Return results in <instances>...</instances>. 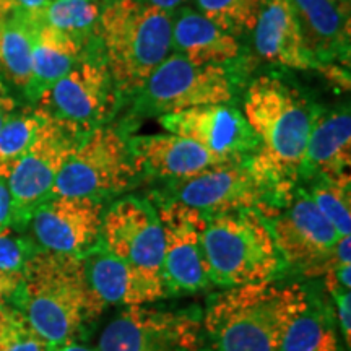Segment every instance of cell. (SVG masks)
Wrapping results in <instances>:
<instances>
[{"label":"cell","instance_id":"obj_11","mask_svg":"<svg viewBox=\"0 0 351 351\" xmlns=\"http://www.w3.org/2000/svg\"><path fill=\"white\" fill-rule=\"evenodd\" d=\"M204 326L194 314L127 307L104 327L98 351H202Z\"/></svg>","mask_w":351,"mask_h":351},{"label":"cell","instance_id":"obj_20","mask_svg":"<svg viewBox=\"0 0 351 351\" xmlns=\"http://www.w3.org/2000/svg\"><path fill=\"white\" fill-rule=\"evenodd\" d=\"M283 309L278 351H339L332 313L301 285L283 287Z\"/></svg>","mask_w":351,"mask_h":351},{"label":"cell","instance_id":"obj_22","mask_svg":"<svg viewBox=\"0 0 351 351\" xmlns=\"http://www.w3.org/2000/svg\"><path fill=\"white\" fill-rule=\"evenodd\" d=\"M254 29L256 49L265 60L296 70L315 69L302 44L300 26L289 0H262Z\"/></svg>","mask_w":351,"mask_h":351},{"label":"cell","instance_id":"obj_35","mask_svg":"<svg viewBox=\"0 0 351 351\" xmlns=\"http://www.w3.org/2000/svg\"><path fill=\"white\" fill-rule=\"evenodd\" d=\"M16 114V101L13 98L5 83L0 80V129L5 122Z\"/></svg>","mask_w":351,"mask_h":351},{"label":"cell","instance_id":"obj_12","mask_svg":"<svg viewBox=\"0 0 351 351\" xmlns=\"http://www.w3.org/2000/svg\"><path fill=\"white\" fill-rule=\"evenodd\" d=\"M163 230L161 275L169 295H192L210 285L204 256V232L208 217L200 210L169 199L158 204Z\"/></svg>","mask_w":351,"mask_h":351},{"label":"cell","instance_id":"obj_24","mask_svg":"<svg viewBox=\"0 0 351 351\" xmlns=\"http://www.w3.org/2000/svg\"><path fill=\"white\" fill-rule=\"evenodd\" d=\"M174 54L197 65H225L238 59L241 47L232 34L226 33L207 16L194 10H182L171 25Z\"/></svg>","mask_w":351,"mask_h":351},{"label":"cell","instance_id":"obj_9","mask_svg":"<svg viewBox=\"0 0 351 351\" xmlns=\"http://www.w3.org/2000/svg\"><path fill=\"white\" fill-rule=\"evenodd\" d=\"M85 134L77 127L44 117L32 147L5 181L12 195L13 225L28 223L33 210L49 199L59 171Z\"/></svg>","mask_w":351,"mask_h":351},{"label":"cell","instance_id":"obj_4","mask_svg":"<svg viewBox=\"0 0 351 351\" xmlns=\"http://www.w3.org/2000/svg\"><path fill=\"white\" fill-rule=\"evenodd\" d=\"M204 256L210 285L221 288L274 282L285 267L269 219L256 210L208 217Z\"/></svg>","mask_w":351,"mask_h":351},{"label":"cell","instance_id":"obj_31","mask_svg":"<svg viewBox=\"0 0 351 351\" xmlns=\"http://www.w3.org/2000/svg\"><path fill=\"white\" fill-rule=\"evenodd\" d=\"M36 249L12 228L0 230V270L23 274V269Z\"/></svg>","mask_w":351,"mask_h":351},{"label":"cell","instance_id":"obj_29","mask_svg":"<svg viewBox=\"0 0 351 351\" xmlns=\"http://www.w3.org/2000/svg\"><path fill=\"white\" fill-rule=\"evenodd\" d=\"M200 13L234 36L256 28L262 0H197Z\"/></svg>","mask_w":351,"mask_h":351},{"label":"cell","instance_id":"obj_3","mask_svg":"<svg viewBox=\"0 0 351 351\" xmlns=\"http://www.w3.org/2000/svg\"><path fill=\"white\" fill-rule=\"evenodd\" d=\"M169 12L140 0H112L99 16L104 64L117 95H137L173 51Z\"/></svg>","mask_w":351,"mask_h":351},{"label":"cell","instance_id":"obj_36","mask_svg":"<svg viewBox=\"0 0 351 351\" xmlns=\"http://www.w3.org/2000/svg\"><path fill=\"white\" fill-rule=\"evenodd\" d=\"M147 3H150V5H155L158 8H161V10H173V8L179 7L181 3L186 2V0H145Z\"/></svg>","mask_w":351,"mask_h":351},{"label":"cell","instance_id":"obj_15","mask_svg":"<svg viewBox=\"0 0 351 351\" xmlns=\"http://www.w3.org/2000/svg\"><path fill=\"white\" fill-rule=\"evenodd\" d=\"M103 215L98 199L51 195L33 210L28 221L39 249L85 256L99 243Z\"/></svg>","mask_w":351,"mask_h":351},{"label":"cell","instance_id":"obj_6","mask_svg":"<svg viewBox=\"0 0 351 351\" xmlns=\"http://www.w3.org/2000/svg\"><path fill=\"white\" fill-rule=\"evenodd\" d=\"M179 182L174 199L200 210L207 217L256 210L269 218L271 212L288 205L293 199V192L258 168L252 156Z\"/></svg>","mask_w":351,"mask_h":351},{"label":"cell","instance_id":"obj_10","mask_svg":"<svg viewBox=\"0 0 351 351\" xmlns=\"http://www.w3.org/2000/svg\"><path fill=\"white\" fill-rule=\"evenodd\" d=\"M116 99V86L104 59H82L39 95L34 109L44 117L90 132L111 116Z\"/></svg>","mask_w":351,"mask_h":351},{"label":"cell","instance_id":"obj_17","mask_svg":"<svg viewBox=\"0 0 351 351\" xmlns=\"http://www.w3.org/2000/svg\"><path fill=\"white\" fill-rule=\"evenodd\" d=\"M300 26L302 44L315 69L332 78L350 80L339 65L350 62V7L335 0H289Z\"/></svg>","mask_w":351,"mask_h":351},{"label":"cell","instance_id":"obj_34","mask_svg":"<svg viewBox=\"0 0 351 351\" xmlns=\"http://www.w3.org/2000/svg\"><path fill=\"white\" fill-rule=\"evenodd\" d=\"M13 225V204L7 182L0 179V230Z\"/></svg>","mask_w":351,"mask_h":351},{"label":"cell","instance_id":"obj_23","mask_svg":"<svg viewBox=\"0 0 351 351\" xmlns=\"http://www.w3.org/2000/svg\"><path fill=\"white\" fill-rule=\"evenodd\" d=\"M43 20L16 0H0V69L8 82L28 86L36 34Z\"/></svg>","mask_w":351,"mask_h":351},{"label":"cell","instance_id":"obj_5","mask_svg":"<svg viewBox=\"0 0 351 351\" xmlns=\"http://www.w3.org/2000/svg\"><path fill=\"white\" fill-rule=\"evenodd\" d=\"M283 319V288L243 285L210 300L204 330L218 351H278Z\"/></svg>","mask_w":351,"mask_h":351},{"label":"cell","instance_id":"obj_13","mask_svg":"<svg viewBox=\"0 0 351 351\" xmlns=\"http://www.w3.org/2000/svg\"><path fill=\"white\" fill-rule=\"evenodd\" d=\"M269 225L285 265L307 276L326 275L340 234L307 192L289 200L288 207Z\"/></svg>","mask_w":351,"mask_h":351},{"label":"cell","instance_id":"obj_21","mask_svg":"<svg viewBox=\"0 0 351 351\" xmlns=\"http://www.w3.org/2000/svg\"><path fill=\"white\" fill-rule=\"evenodd\" d=\"M351 116L348 109L322 112L315 109L302 156L300 178L319 179L350 173Z\"/></svg>","mask_w":351,"mask_h":351},{"label":"cell","instance_id":"obj_30","mask_svg":"<svg viewBox=\"0 0 351 351\" xmlns=\"http://www.w3.org/2000/svg\"><path fill=\"white\" fill-rule=\"evenodd\" d=\"M21 314L8 304L0 306V351H54Z\"/></svg>","mask_w":351,"mask_h":351},{"label":"cell","instance_id":"obj_7","mask_svg":"<svg viewBox=\"0 0 351 351\" xmlns=\"http://www.w3.org/2000/svg\"><path fill=\"white\" fill-rule=\"evenodd\" d=\"M234 95L232 73L225 65H197L169 54L140 88L138 116H166L186 109L226 104Z\"/></svg>","mask_w":351,"mask_h":351},{"label":"cell","instance_id":"obj_38","mask_svg":"<svg viewBox=\"0 0 351 351\" xmlns=\"http://www.w3.org/2000/svg\"><path fill=\"white\" fill-rule=\"evenodd\" d=\"M54 351H93V350L86 348V346H83V345L67 343V345H64V346H59V348H56Z\"/></svg>","mask_w":351,"mask_h":351},{"label":"cell","instance_id":"obj_28","mask_svg":"<svg viewBox=\"0 0 351 351\" xmlns=\"http://www.w3.org/2000/svg\"><path fill=\"white\" fill-rule=\"evenodd\" d=\"M44 117L36 109L10 117L0 129V179L7 181L21 156L32 147Z\"/></svg>","mask_w":351,"mask_h":351},{"label":"cell","instance_id":"obj_39","mask_svg":"<svg viewBox=\"0 0 351 351\" xmlns=\"http://www.w3.org/2000/svg\"><path fill=\"white\" fill-rule=\"evenodd\" d=\"M335 2H339V3H341V5H346V7H350L351 0H335Z\"/></svg>","mask_w":351,"mask_h":351},{"label":"cell","instance_id":"obj_25","mask_svg":"<svg viewBox=\"0 0 351 351\" xmlns=\"http://www.w3.org/2000/svg\"><path fill=\"white\" fill-rule=\"evenodd\" d=\"M83 44L70 34L43 23L36 34L32 59V78L25 88L33 101L83 59Z\"/></svg>","mask_w":351,"mask_h":351},{"label":"cell","instance_id":"obj_27","mask_svg":"<svg viewBox=\"0 0 351 351\" xmlns=\"http://www.w3.org/2000/svg\"><path fill=\"white\" fill-rule=\"evenodd\" d=\"M351 181L350 173L315 179L314 186L307 192L340 238L351 232Z\"/></svg>","mask_w":351,"mask_h":351},{"label":"cell","instance_id":"obj_8","mask_svg":"<svg viewBox=\"0 0 351 351\" xmlns=\"http://www.w3.org/2000/svg\"><path fill=\"white\" fill-rule=\"evenodd\" d=\"M137 169L119 130L98 125L83 135L59 171L51 195L101 199L125 191Z\"/></svg>","mask_w":351,"mask_h":351},{"label":"cell","instance_id":"obj_2","mask_svg":"<svg viewBox=\"0 0 351 351\" xmlns=\"http://www.w3.org/2000/svg\"><path fill=\"white\" fill-rule=\"evenodd\" d=\"M315 108L282 78L263 75L249 86L244 117L258 138V168L293 192L313 127Z\"/></svg>","mask_w":351,"mask_h":351},{"label":"cell","instance_id":"obj_33","mask_svg":"<svg viewBox=\"0 0 351 351\" xmlns=\"http://www.w3.org/2000/svg\"><path fill=\"white\" fill-rule=\"evenodd\" d=\"M21 282H23V274L0 270V306H5L15 300Z\"/></svg>","mask_w":351,"mask_h":351},{"label":"cell","instance_id":"obj_18","mask_svg":"<svg viewBox=\"0 0 351 351\" xmlns=\"http://www.w3.org/2000/svg\"><path fill=\"white\" fill-rule=\"evenodd\" d=\"M86 280L98 301L106 306L140 307L169 296L161 274L148 271L111 256L95 245L83 256Z\"/></svg>","mask_w":351,"mask_h":351},{"label":"cell","instance_id":"obj_16","mask_svg":"<svg viewBox=\"0 0 351 351\" xmlns=\"http://www.w3.org/2000/svg\"><path fill=\"white\" fill-rule=\"evenodd\" d=\"M160 124L169 134L189 138L215 156L243 161L258 152V138L244 114L228 104H212L166 114Z\"/></svg>","mask_w":351,"mask_h":351},{"label":"cell","instance_id":"obj_26","mask_svg":"<svg viewBox=\"0 0 351 351\" xmlns=\"http://www.w3.org/2000/svg\"><path fill=\"white\" fill-rule=\"evenodd\" d=\"M101 8L98 0H54L39 12L43 23L75 38L83 44L91 34H98Z\"/></svg>","mask_w":351,"mask_h":351},{"label":"cell","instance_id":"obj_32","mask_svg":"<svg viewBox=\"0 0 351 351\" xmlns=\"http://www.w3.org/2000/svg\"><path fill=\"white\" fill-rule=\"evenodd\" d=\"M337 301V315H339L341 332H343L346 343L350 345L351 337V307H350V289H335L332 291Z\"/></svg>","mask_w":351,"mask_h":351},{"label":"cell","instance_id":"obj_14","mask_svg":"<svg viewBox=\"0 0 351 351\" xmlns=\"http://www.w3.org/2000/svg\"><path fill=\"white\" fill-rule=\"evenodd\" d=\"M99 245L138 269L161 274L163 230L156 208L138 197L117 200L103 215Z\"/></svg>","mask_w":351,"mask_h":351},{"label":"cell","instance_id":"obj_1","mask_svg":"<svg viewBox=\"0 0 351 351\" xmlns=\"http://www.w3.org/2000/svg\"><path fill=\"white\" fill-rule=\"evenodd\" d=\"M15 307L54 348L73 337L104 306L91 291L83 256L36 249L23 269Z\"/></svg>","mask_w":351,"mask_h":351},{"label":"cell","instance_id":"obj_37","mask_svg":"<svg viewBox=\"0 0 351 351\" xmlns=\"http://www.w3.org/2000/svg\"><path fill=\"white\" fill-rule=\"evenodd\" d=\"M16 2L21 3V5L26 8H29V10L41 12L43 8H46L51 2H54V0H16Z\"/></svg>","mask_w":351,"mask_h":351},{"label":"cell","instance_id":"obj_19","mask_svg":"<svg viewBox=\"0 0 351 351\" xmlns=\"http://www.w3.org/2000/svg\"><path fill=\"white\" fill-rule=\"evenodd\" d=\"M137 173L186 181L218 166L232 163L174 134L135 135L127 140Z\"/></svg>","mask_w":351,"mask_h":351}]
</instances>
